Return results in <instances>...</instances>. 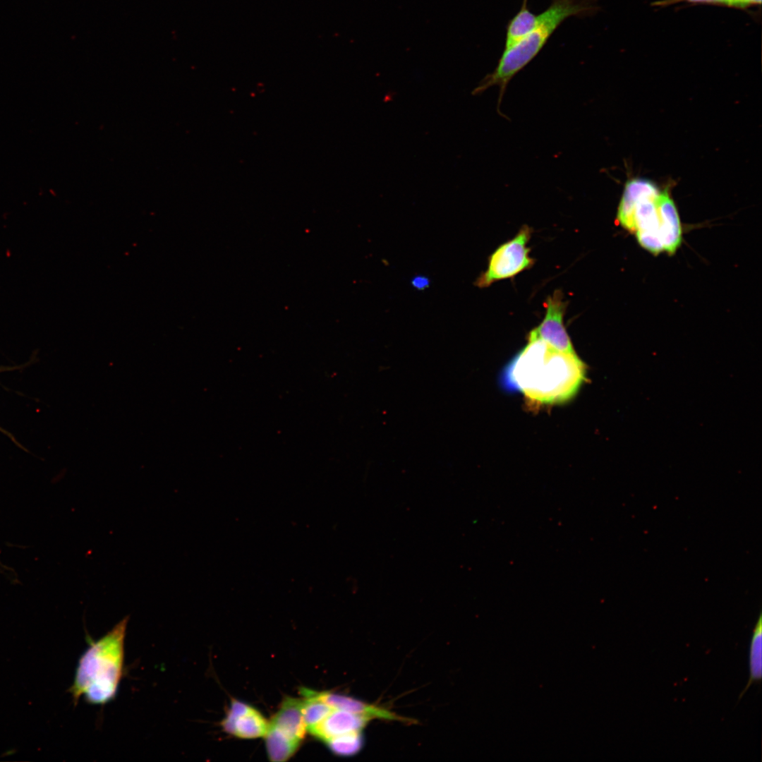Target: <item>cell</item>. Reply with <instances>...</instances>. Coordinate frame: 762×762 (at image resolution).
<instances>
[{
  "instance_id": "cell-1",
  "label": "cell",
  "mask_w": 762,
  "mask_h": 762,
  "mask_svg": "<svg viewBox=\"0 0 762 762\" xmlns=\"http://www.w3.org/2000/svg\"><path fill=\"white\" fill-rule=\"evenodd\" d=\"M528 340L503 370V387L521 393L533 406L571 400L586 381V365L576 353L558 351L540 339Z\"/></svg>"
},
{
  "instance_id": "cell-2",
  "label": "cell",
  "mask_w": 762,
  "mask_h": 762,
  "mask_svg": "<svg viewBox=\"0 0 762 762\" xmlns=\"http://www.w3.org/2000/svg\"><path fill=\"white\" fill-rule=\"evenodd\" d=\"M597 2L552 0L545 11L536 14L533 30L514 45L504 49L495 70L481 81L473 93H480L493 85L504 91L511 79L538 56L564 20L572 17L593 16L599 9Z\"/></svg>"
},
{
  "instance_id": "cell-3",
  "label": "cell",
  "mask_w": 762,
  "mask_h": 762,
  "mask_svg": "<svg viewBox=\"0 0 762 762\" xmlns=\"http://www.w3.org/2000/svg\"><path fill=\"white\" fill-rule=\"evenodd\" d=\"M128 618L125 617L103 637L91 643L80 657L68 690L74 702L83 696L92 704L103 705L116 696L123 672Z\"/></svg>"
},
{
  "instance_id": "cell-4",
  "label": "cell",
  "mask_w": 762,
  "mask_h": 762,
  "mask_svg": "<svg viewBox=\"0 0 762 762\" xmlns=\"http://www.w3.org/2000/svg\"><path fill=\"white\" fill-rule=\"evenodd\" d=\"M659 193L657 186L650 181L635 179L627 181L617 214L619 224L626 230L634 232L639 243L653 255L664 250L656 205Z\"/></svg>"
},
{
  "instance_id": "cell-5",
  "label": "cell",
  "mask_w": 762,
  "mask_h": 762,
  "mask_svg": "<svg viewBox=\"0 0 762 762\" xmlns=\"http://www.w3.org/2000/svg\"><path fill=\"white\" fill-rule=\"evenodd\" d=\"M531 234V228L523 226L513 238L499 246L489 257L488 268L476 279L475 286L486 288L529 269L534 262L527 246Z\"/></svg>"
},
{
  "instance_id": "cell-6",
  "label": "cell",
  "mask_w": 762,
  "mask_h": 762,
  "mask_svg": "<svg viewBox=\"0 0 762 762\" xmlns=\"http://www.w3.org/2000/svg\"><path fill=\"white\" fill-rule=\"evenodd\" d=\"M563 298V294L560 290L548 297L545 303V318L530 332L528 339H540L558 351L576 354L563 322L567 306Z\"/></svg>"
},
{
  "instance_id": "cell-7",
  "label": "cell",
  "mask_w": 762,
  "mask_h": 762,
  "mask_svg": "<svg viewBox=\"0 0 762 762\" xmlns=\"http://www.w3.org/2000/svg\"><path fill=\"white\" fill-rule=\"evenodd\" d=\"M302 696H311L326 703L334 709L351 712L365 715L371 719L411 722V719L402 717L385 708L369 704L360 700L341 694L329 691H316L307 688L301 690Z\"/></svg>"
},
{
  "instance_id": "cell-8",
  "label": "cell",
  "mask_w": 762,
  "mask_h": 762,
  "mask_svg": "<svg viewBox=\"0 0 762 762\" xmlns=\"http://www.w3.org/2000/svg\"><path fill=\"white\" fill-rule=\"evenodd\" d=\"M373 719L351 712L333 709L318 725L308 732L323 742L353 732H362Z\"/></svg>"
},
{
  "instance_id": "cell-9",
  "label": "cell",
  "mask_w": 762,
  "mask_h": 762,
  "mask_svg": "<svg viewBox=\"0 0 762 762\" xmlns=\"http://www.w3.org/2000/svg\"><path fill=\"white\" fill-rule=\"evenodd\" d=\"M656 205L660 219V236L664 250L675 253L682 243V230L675 205L667 190L659 193Z\"/></svg>"
},
{
  "instance_id": "cell-10",
  "label": "cell",
  "mask_w": 762,
  "mask_h": 762,
  "mask_svg": "<svg viewBox=\"0 0 762 762\" xmlns=\"http://www.w3.org/2000/svg\"><path fill=\"white\" fill-rule=\"evenodd\" d=\"M303 701L286 697L278 711L272 717L269 725L279 730L293 741L301 743L304 739L306 727L303 715Z\"/></svg>"
},
{
  "instance_id": "cell-11",
  "label": "cell",
  "mask_w": 762,
  "mask_h": 762,
  "mask_svg": "<svg viewBox=\"0 0 762 762\" xmlns=\"http://www.w3.org/2000/svg\"><path fill=\"white\" fill-rule=\"evenodd\" d=\"M269 723L254 708L238 716L234 722L232 735L241 739H255L265 736Z\"/></svg>"
},
{
  "instance_id": "cell-12",
  "label": "cell",
  "mask_w": 762,
  "mask_h": 762,
  "mask_svg": "<svg viewBox=\"0 0 762 762\" xmlns=\"http://www.w3.org/2000/svg\"><path fill=\"white\" fill-rule=\"evenodd\" d=\"M535 16L528 7V0H523L521 8L507 25L504 49L514 45L533 30Z\"/></svg>"
},
{
  "instance_id": "cell-13",
  "label": "cell",
  "mask_w": 762,
  "mask_h": 762,
  "mask_svg": "<svg viewBox=\"0 0 762 762\" xmlns=\"http://www.w3.org/2000/svg\"><path fill=\"white\" fill-rule=\"evenodd\" d=\"M265 744L270 761L284 762L293 756L301 744L291 740L277 728L269 725L265 734Z\"/></svg>"
},
{
  "instance_id": "cell-14",
  "label": "cell",
  "mask_w": 762,
  "mask_h": 762,
  "mask_svg": "<svg viewBox=\"0 0 762 762\" xmlns=\"http://www.w3.org/2000/svg\"><path fill=\"white\" fill-rule=\"evenodd\" d=\"M749 678L746 686L739 696V701L754 682L762 679V614L759 615L751 636L749 649Z\"/></svg>"
},
{
  "instance_id": "cell-15",
  "label": "cell",
  "mask_w": 762,
  "mask_h": 762,
  "mask_svg": "<svg viewBox=\"0 0 762 762\" xmlns=\"http://www.w3.org/2000/svg\"><path fill=\"white\" fill-rule=\"evenodd\" d=\"M329 749L339 756H351L359 752L363 744L362 732H353L330 738L325 742Z\"/></svg>"
},
{
  "instance_id": "cell-16",
  "label": "cell",
  "mask_w": 762,
  "mask_h": 762,
  "mask_svg": "<svg viewBox=\"0 0 762 762\" xmlns=\"http://www.w3.org/2000/svg\"><path fill=\"white\" fill-rule=\"evenodd\" d=\"M303 720L307 730L318 725L334 709L311 696H303Z\"/></svg>"
},
{
  "instance_id": "cell-17",
  "label": "cell",
  "mask_w": 762,
  "mask_h": 762,
  "mask_svg": "<svg viewBox=\"0 0 762 762\" xmlns=\"http://www.w3.org/2000/svg\"><path fill=\"white\" fill-rule=\"evenodd\" d=\"M410 282L411 286L418 291H423L429 288L430 285V278L422 274L414 276Z\"/></svg>"
},
{
  "instance_id": "cell-18",
  "label": "cell",
  "mask_w": 762,
  "mask_h": 762,
  "mask_svg": "<svg viewBox=\"0 0 762 762\" xmlns=\"http://www.w3.org/2000/svg\"><path fill=\"white\" fill-rule=\"evenodd\" d=\"M761 0H731L730 6L745 7L752 4H761Z\"/></svg>"
},
{
  "instance_id": "cell-19",
  "label": "cell",
  "mask_w": 762,
  "mask_h": 762,
  "mask_svg": "<svg viewBox=\"0 0 762 762\" xmlns=\"http://www.w3.org/2000/svg\"><path fill=\"white\" fill-rule=\"evenodd\" d=\"M731 0H710L711 3L722 4L727 6H730Z\"/></svg>"
},
{
  "instance_id": "cell-20",
  "label": "cell",
  "mask_w": 762,
  "mask_h": 762,
  "mask_svg": "<svg viewBox=\"0 0 762 762\" xmlns=\"http://www.w3.org/2000/svg\"><path fill=\"white\" fill-rule=\"evenodd\" d=\"M17 368H16V367L0 366V373L4 372V371L13 370H16Z\"/></svg>"
},
{
  "instance_id": "cell-21",
  "label": "cell",
  "mask_w": 762,
  "mask_h": 762,
  "mask_svg": "<svg viewBox=\"0 0 762 762\" xmlns=\"http://www.w3.org/2000/svg\"><path fill=\"white\" fill-rule=\"evenodd\" d=\"M0 431H1V433H4V435H7L8 437H9L10 438H11V440H13V441L14 442H16V444H18V442H17L16 441V440H15V438H14V437H13V435H11V434H10L9 433H8V432H7L6 430H5L4 429L1 428V427H0Z\"/></svg>"
}]
</instances>
